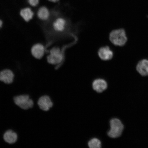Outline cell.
<instances>
[{"label":"cell","mask_w":148,"mask_h":148,"mask_svg":"<svg viewBox=\"0 0 148 148\" xmlns=\"http://www.w3.org/2000/svg\"><path fill=\"white\" fill-rule=\"evenodd\" d=\"M39 18L42 20H46L48 19L49 16V10L46 7L42 6L39 8L37 13Z\"/></svg>","instance_id":"cell-14"},{"label":"cell","mask_w":148,"mask_h":148,"mask_svg":"<svg viewBox=\"0 0 148 148\" xmlns=\"http://www.w3.org/2000/svg\"><path fill=\"white\" fill-rule=\"evenodd\" d=\"M20 14L25 21L28 22L32 19L34 13L30 8H25L21 9Z\"/></svg>","instance_id":"cell-13"},{"label":"cell","mask_w":148,"mask_h":148,"mask_svg":"<svg viewBox=\"0 0 148 148\" xmlns=\"http://www.w3.org/2000/svg\"><path fill=\"white\" fill-rule=\"evenodd\" d=\"M14 101L16 106L24 110H28L34 106V101L28 94L16 96L14 98Z\"/></svg>","instance_id":"cell-2"},{"label":"cell","mask_w":148,"mask_h":148,"mask_svg":"<svg viewBox=\"0 0 148 148\" xmlns=\"http://www.w3.org/2000/svg\"><path fill=\"white\" fill-rule=\"evenodd\" d=\"M93 89L99 93L103 92L107 88V83L104 79H98L94 81L92 83Z\"/></svg>","instance_id":"cell-10"},{"label":"cell","mask_w":148,"mask_h":148,"mask_svg":"<svg viewBox=\"0 0 148 148\" xmlns=\"http://www.w3.org/2000/svg\"><path fill=\"white\" fill-rule=\"evenodd\" d=\"M136 69L142 76H148V60L143 59L138 61L136 66Z\"/></svg>","instance_id":"cell-9"},{"label":"cell","mask_w":148,"mask_h":148,"mask_svg":"<svg viewBox=\"0 0 148 148\" xmlns=\"http://www.w3.org/2000/svg\"><path fill=\"white\" fill-rule=\"evenodd\" d=\"M29 5L33 7H36L38 5L39 0H27Z\"/></svg>","instance_id":"cell-16"},{"label":"cell","mask_w":148,"mask_h":148,"mask_svg":"<svg viewBox=\"0 0 148 148\" xmlns=\"http://www.w3.org/2000/svg\"><path fill=\"white\" fill-rule=\"evenodd\" d=\"M4 141L9 144H13L17 142L18 138V135L16 132L11 129L7 130L3 135Z\"/></svg>","instance_id":"cell-8"},{"label":"cell","mask_w":148,"mask_h":148,"mask_svg":"<svg viewBox=\"0 0 148 148\" xmlns=\"http://www.w3.org/2000/svg\"><path fill=\"white\" fill-rule=\"evenodd\" d=\"M15 75L13 71L10 69H3L0 71V81L6 84L14 82Z\"/></svg>","instance_id":"cell-6"},{"label":"cell","mask_w":148,"mask_h":148,"mask_svg":"<svg viewBox=\"0 0 148 148\" xmlns=\"http://www.w3.org/2000/svg\"><path fill=\"white\" fill-rule=\"evenodd\" d=\"M48 1L56 3L58 2L59 0H48Z\"/></svg>","instance_id":"cell-17"},{"label":"cell","mask_w":148,"mask_h":148,"mask_svg":"<svg viewBox=\"0 0 148 148\" xmlns=\"http://www.w3.org/2000/svg\"><path fill=\"white\" fill-rule=\"evenodd\" d=\"M63 60V53L60 48L57 47H53L51 49L47 57L48 62L53 65L60 64Z\"/></svg>","instance_id":"cell-4"},{"label":"cell","mask_w":148,"mask_h":148,"mask_svg":"<svg viewBox=\"0 0 148 148\" xmlns=\"http://www.w3.org/2000/svg\"><path fill=\"white\" fill-rule=\"evenodd\" d=\"M3 25V21H2V20L0 19V29L2 27Z\"/></svg>","instance_id":"cell-18"},{"label":"cell","mask_w":148,"mask_h":148,"mask_svg":"<svg viewBox=\"0 0 148 148\" xmlns=\"http://www.w3.org/2000/svg\"><path fill=\"white\" fill-rule=\"evenodd\" d=\"M101 142L97 138H93L88 142V146L90 148H100L101 147Z\"/></svg>","instance_id":"cell-15"},{"label":"cell","mask_w":148,"mask_h":148,"mask_svg":"<svg viewBox=\"0 0 148 148\" xmlns=\"http://www.w3.org/2000/svg\"><path fill=\"white\" fill-rule=\"evenodd\" d=\"M37 104L40 110L45 112L49 111L53 106L52 100L48 95H42L39 98Z\"/></svg>","instance_id":"cell-5"},{"label":"cell","mask_w":148,"mask_h":148,"mask_svg":"<svg viewBox=\"0 0 148 148\" xmlns=\"http://www.w3.org/2000/svg\"><path fill=\"white\" fill-rule=\"evenodd\" d=\"M31 53L35 58L38 59L41 58L45 53V48L41 44H35L31 49Z\"/></svg>","instance_id":"cell-11"},{"label":"cell","mask_w":148,"mask_h":148,"mask_svg":"<svg viewBox=\"0 0 148 148\" xmlns=\"http://www.w3.org/2000/svg\"><path fill=\"white\" fill-rule=\"evenodd\" d=\"M109 39L113 45L119 47L124 46L127 41L126 32L123 29H115L111 31Z\"/></svg>","instance_id":"cell-1"},{"label":"cell","mask_w":148,"mask_h":148,"mask_svg":"<svg viewBox=\"0 0 148 148\" xmlns=\"http://www.w3.org/2000/svg\"><path fill=\"white\" fill-rule=\"evenodd\" d=\"M110 128L108 132L109 137L116 138L121 136L123 132L124 126L123 123L117 118H113L110 122Z\"/></svg>","instance_id":"cell-3"},{"label":"cell","mask_w":148,"mask_h":148,"mask_svg":"<svg viewBox=\"0 0 148 148\" xmlns=\"http://www.w3.org/2000/svg\"><path fill=\"white\" fill-rule=\"evenodd\" d=\"M66 22L65 19L62 18H57L53 22V26L54 30L58 32H62L66 29Z\"/></svg>","instance_id":"cell-12"},{"label":"cell","mask_w":148,"mask_h":148,"mask_svg":"<svg viewBox=\"0 0 148 148\" xmlns=\"http://www.w3.org/2000/svg\"><path fill=\"white\" fill-rule=\"evenodd\" d=\"M98 54L101 60L108 61L112 60L113 57L114 53L109 46H105L100 48L98 51Z\"/></svg>","instance_id":"cell-7"}]
</instances>
